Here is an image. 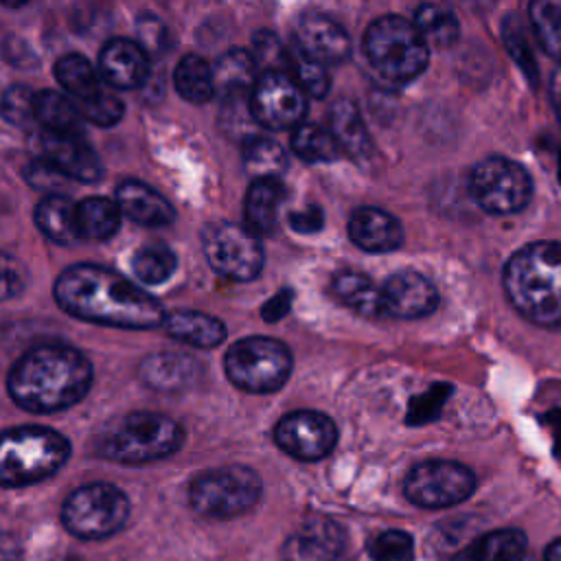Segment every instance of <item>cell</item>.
Segmentation results:
<instances>
[{"label":"cell","instance_id":"4dcf8cb0","mask_svg":"<svg viewBox=\"0 0 561 561\" xmlns=\"http://www.w3.org/2000/svg\"><path fill=\"white\" fill-rule=\"evenodd\" d=\"M175 90L188 103H206L215 94L213 66L199 55H184L173 72Z\"/></svg>","mask_w":561,"mask_h":561},{"label":"cell","instance_id":"603a6c76","mask_svg":"<svg viewBox=\"0 0 561 561\" xmlns=\"http://www.w3.org/2000/svg\"><path fill=\"white\" fill-rule=\"evenodd\" d=\"M138 375L153 390L175 392L199 377V364L186 353H153L142 359Z\"/></svg>","mask_w":561,"mask_h":561},{"label":"cell","instance_id":"83f0119b","mask_svg":"<svg viewBox=\"0 0 561 561\" xmlns=\"http://www.w3.org/2000/svg\"><path fill=\"white\" fill-rule=\"evenodd\" d=\"M526 552V535L515 528L491 530L465 546L454 561H513Z\"/></svg>","mask_w":561,"mask_h":561},{"label":"cell","instance_id":"1f68e13d","mask_svg":"<svg viewBox=\"0 0 561 561\" xmlns=\"http://www.w3.org/2000/svg\"><path fill=\"white\" fill-rule=\"evenodd\" d=\"M243 169L254 180H280L287 169V153L276 140L252 136L243 142Z\"/></svg>","mask_w":561,"mask_h":561},{"label":"cell","instance_id":"ac0fdd59","mask_svg":"<svg viewBox=\"0 0 561 561\" xmlns=\"http://www.w3.org/2000/svg\"><path fill=\"white\" fill-rule=\"evenodd\" d=\"M294 42L322 66L342 64L351 53V39L346 31L331 18L320 13H307L296 24Z\"/></svg>","mask_w":561,"mask_h":561},{"label":"cell","instance_id":"c3c4849f","mask_svg":"<svg viewBox=\"0 0 561 561\" xmlns=\"http://www.w3.org/2000/svg\"><path fill=\"white\" fill-rule=\"evenodd\" d=\"M138 35H140V46L147 50H162L167 42V28L156 15H142L138 20Z\"/></svg>","mask_w":561,"mask_h":561},{"label":"cell","instance_id":"816d5d0a","mask_svg":"<svg viewBox=\"0 0 561 561\" xmlns=\"http://www.w3.org/2000/svg\"><path fill=\"white\" fill-rule=\"evenodd\" d=\"M22 548L9 533H0V561H20Z\"/></svg>","mask_w":561,"mask_h":561},{"label":"cell","instance_id":"6da1fadb","mask_svg":"<svg viewBox=\"0 0 561 561\" xmlns=\"http://www.w3.org/2000/svg\"><path fill=\"white\" fill-rule=\"evenodd\" d=\"M57 305L75 318L121 327L151 329L164 322L162 305L110 267L77 263L55 280Z\"/></svg>","mask_w":561,"mask_h":561},{"label":"cell","instance_id":"9f6ffc18","mask_svg":"<svg viewBox=\"0 0 561 561\" xmlns=\"http://www.w3.org/2000/svg\"><path fill=\"white\" fill-rule=\"evenodd\" d=\"M61 561H79V559H61Z\"/></svg>","mask_w":561,"mask_h":561},{"label":"cell","instance_id":"9c48e42d","mask_svg":"<svg viewBox=\"0 0 561 561\" xmlns=\"http://www.w3.org/2000/svg\"><path fill=\"white\" fill-rule=\"evenodd\" d=\"M129 515L127 495L107 482L79 486L61 508L64 526L81 539H103L121 530Z\"/></svg>","mask_w":561,"mask_h":561},{"label":"cell","instance_id":"f5cc1de1","mask_svg":"<svg viewBox=\"0 0 561 561\" xmlns=\"http://www.w3.org/2000/svg\"><path fill=\"white\" fill-rule=\"evenodd\" d=\"M550 99H552V107H554V114L561 123V66L554 70L552 75V81H550Z\"/></svg>","mask_w":561,"mask_h":561},{"label":"cell","instance_id":"f6af8a7d","mask_svg":"<svg viewBox=\"0 0 561 561\" xmlns=\"http://www.w3.org/2000/svg\"><path fill=\"white\" fill-rule=\"evenodd\" d=\"M502 33H504L506 46H508L511 55L515 57V61L524 68V72L528 75V79L537 83V64H533V59H530V53H528L526 39H524V35H522V26H519L515 20H511V18H508V20L504 22Z\"/></svg>","mask_w":561,"mask_h":561},{"label":"cell","instance_id":"b9f144b4","mask_svg":"<svg viewBox=\"0 0 561 561\" xmlns=\"http://www.w3.org/2000/svg\"><path fill=\"white\" fill-rule=\"evenodd\" d=\"M250 55L256 68H263V72L267 70L287 72V46H283L280 39L270 31H261L254 35Z\"/></svg>","mask_w":561,"mask_h":561},{"label":"cell","instance_id":"44dd1931","mask_svg":"<svg viewBox=\"0 0 561 561\" xmlns=\"http://www.w3.org/2000/svg\"><path fill=\"white\" fill-rule=\"evenodd\" d=\"M116 206L131 221L142 226H167L175 219L173 206L151 186L138 180H125L116 188Z\"/></svg>","mask_w":561,"mask_h":561},{"label":"cell","instance_id":"e575fe53","mask_svg":"<svg viewBox=\"0 0 561 561\" xmlns=\"http://www.w3.org/2000/svg\"><path fill=\"white\" fill-rule=\"evenodd\" d=\"M291 151L309 162V164H320V162H333L340 158V147L331 131L322 125L316 123H300L294 134H291Z\"/></svg>","mask_w":561,"mask_h":561},{"label":"cell","instance_id":"4316f807","mask_svg":"<svg viewBox=\"0 0 561 561\" xmlns=\"http://www.w3.org/2000/svg\"><path fill=\"white\" fill-rule=\"evenodd\" d=\"M33 219L48 239L61 245H70L81 239L77 230V204L64 193L42 197Z\"/></svg>","mask_w":561,"mask_h":561},{"label":"cell","instance_id":"52a82bcc","mask_svg":"<svg viewBox=\"0 0 561 561\" xmlns=\"http://www.w3.org/2000/svg\"><path fill=\"white\" fill-rule=\"evenodd\" d=\"M291 351L287 344L265 335L237 340L224 357L228 379L254 394L278 390L291 375Z\"/></svg>","mask_w":561,"mask_h":561},{"label":"cell","instance_id":"3957f363","mask_svg":"<svg viewBox=\"0 0 561 561\" xmlns=\"http://www.w3.org/2000/svg\"><path fill=\"white\" fill-rule=\"evenodd\" d=\"M504 291L533 324L561 329V243L535 241L504 265Z\"/></svg>","mask_w":561,"mask_h":561},{"label":"cell","instance_id":"f546056e","mask_svg":"<svg viewBox=\"0 0 561 561\" xmlns=\"http://www.w3.org/2000/svg\"><path fill=\"white\" fill-rule=\"evenodd\" d=\"M121 226V210L105 197H88L77 204V230L81 239L105 241Z\"/></svg>","mask_w":561,"mask_h":561},{"label":"cell","instance_id":"11a10c76","mask_svg":"<svg viewBox=\"0 0 561 561\" xmlns=\"http://www.w3.org/2000/svg\"><path fill=\"white\" fill-rule=\"evenodd\" d=\"M513 561H535V559H533L530 554H526V552H524L522 557H517V559H513Z\"/></svg>","mask_w":561,"mask_h":561},{"label":"cell","instance_id":"4fadbf2b","mask_svg":"<svg viewBox=\"0 0 561 561\" xmlns=\"http://www.w3.org/2000/svg\"><path fill=\"white\" fill-rule=\"evenodd\" d=\"M250 112L261 127L296 129L307 114V94L287 72L267 70L256 77L250 92Z\"/></svg>","mask_w":561,"mask_h":561},{"label":"cell","instance_id":"f907efd6","mask_svg":"<svg viewBox=\"0 0 561 561\" xmlns=\"http://www.w3.org/2000/svg\"><path fill=\"white\" fill-rule=\"evenodd\" d=\"M289 305H291V294L289 291H280V294H276L274 298H270L263 305V309H261L263 318L267 322H276V320H280L289 311Z\"/></svg>","mask_w":561,"mask_h":561},{"label":"cell","instance_id":"d6986e66","mask_svg":"<svg viewBox=\"0 0 561 561\" xmlns=\"http://www.w3.org/2000/svg\"><path fill=\"white\" fill-rule=\"evenodd\" d=\"M99 70L105 83L123 90H134L149 75L147 50L134 39H110L99 55Z\"/></svg>","mask_w":561,"mask_h":561},{"label":"cell","instance_id":"484cf974","mask_svg":"<svg viewBox=\"0 0 561 561\" xmlns=\"http://www.w3.org/2000/svg\"><path fill=\"white\" fill-rule=\"evenodd\" d=\"M215 92L221 99H250V92L256 83V64L252 55L243 48H232L224 53L213 66Z\"/></svg>","mask_w":561,"mask_h":561},{"label":"cell","instance_id":"60d3db41","mask_svg":"<svg viewBox=\"0 0 561 561\" xmlns=\"http://www.w3.org/2000/svg\"><path fill=\"white\" fill-rule=\"evenodd\" d=\"M368 552L373 561H412L414 541L405 530H383L370 541Z\"/></svg>","mask_w":561,"mask_h":561},{"label":"cell","instance_id":"f1b7e54d","mask_svg":"<svg viewBox=\"0 0 561 561\" xmlns=\"http://www.w3.org/2000/svg\"><path fill=\"white\" fill-rule=\"evenodd\" d=\"M33 121L42 125V131L50 134H83L81 131V114L77 105L55 92V90H42L33 96Z\"/></svg>","mask_w":561,"mask_h":561},{"label":"cell","instance_id":"74e56055","mask_svg":"<svg viewBox=\"0 0 561 561\" xmlns=\"http://www.w3.org/2000/svg\"><path fill=\"white\" fill-rule=\"evenodd\" d=\"M287 75L300 85V90L313 99H324L329 92V75L324 66L311 59L294 39L287 46Z\"/></svg>","mask_w":561,"mask_h":561},{"label":"cell","instance_id":"30bf717a","mask_svg":"<svg viewBox=\"0 0 561 561\" xmlns=\"http://www.w3.org/2000/svg\"><path fill=\"white\" fill-rule=\"evenodd\" d=\"M473 202L491 215H513L528 206L533 182L526 169L504 156L480 160L467 180Z\"/></svg>","mask_w":561,"mask_h":561},{"label":"cell","instance_id":"e0dca14e","mask_svg":"<svg viewBox=\"0 0 561 561\" xmlns=\"http://www.w3.org/2000/svg\"><path fill=\"white\" fill-rule=\"evenodd\" d=\"M342 528L329 517H309L291 535H287L283 561H335L342 552Z\"/></svg>","mask_w":561,"mask_h":561},{"label":"cell","instance_id":"f35d334b","mask_svg":"<svg viewBox=\"0 0 561 561\" xmlns=\"http://www.w3.org/2000/svg\"><path fill=\"white\" fill-rule=\"evenodd\" d=\"M175 265L178 259L164 243H147L131 256V270L136 278L149 285L164 283L175 272Z\"/></svg>","mask_w":561,"mask_h":561},{"label":"cell","instance_id":"9a60e30c","mask_svg":"<svg viewBox=\"0 0 561 561\" xmlns=\"http://www.w3.org/2000/svg\"><path fill=\"white\" fill-rule=\"evenodd\" d=\"M438 307V291L421 272L401 270L388 276L379 287V316L388 318H423Z\"/></svg>","mask_w":561,"mask_h":561},{"label":"cell","instance_id":"7a4b0ae2","mask_svg":"<svg viewBox=\"0 0 561 561\" xmlns=\"http://www.w3.org/2000/svg\"><path fill=\"white\" fill-rule=\"evenodd\" d=\"M92 366L85 355L66 344H39L26 351L9 373L13 401L37 414L57 412L85 397Z\"/></svg>","mask_w":561,"mask_h":561},{"label":"cell","instance_id":"ab89813d","mask_svg":"<svg viewBox=\"0 0 561 561\" xmlns=\"http://www.w3.org/2000/svg\"><path fill=\"white\" fill-rule=\"evenodd\" d=\"M81 118H88L90 123L99 125V127H110V125H116L125 112V105L123 101L112 92V90H105L103 85L75 103Z\"/></svg>","mask_w":561,"mask_h":561},{"label":"cell","instance_id":"ee69618b","mask_svg":"<svg viewBox=\"0 0 561 561\" xmlns=\"http://www.w3.org/2000/svg\"><path fill=\"white\" fill-rule=\"evenodd\" d=\"M449 390H451L449 383H436L430 390H425L423 394H419L416 399H412L410 401V412H408V423H427V421H432L438 414V410H440L445 397L449 394Z\"/></svg>","mask_w":561,"mask_h":561},{"label":"cell","instance_id":"2e32d148","mask_svg":"<svg viewBox=\"0 0 561 561\" xmlns=\"http://www.w3.org/2000/svg\"><path fill=\"white\" fill-rule=\"evenodd\" d=\"M37 158L55 167L68 180L96 182L103 173L99 156L85 142L83 134L39 131L35 140Z\"/></svg>","mask_w":561,"mask_h":561},{"label":"cell","instance_id":"d6a6232c","mask_svg":"<svg viewBox=\"0 0 561 561\" xmlns=\"http://www.w3.org/2000/svg\"><path fill=\"white\" fill-rule=\"evenodd\" d=\"M412 22L427 46L449 48L460 37V24L454 11L443 4H421Z\"/></svg>","mask_w":561,"mask_h":561},{"label":"cell","instance_id":"5b68a950","mask_svg":"<svg viewBox=\"0 0 561 561\" xmlns=\"http://www.w3.org/2000/svg\"><path fill=\"white\" fill-rule=\"evenodd\" d=\"M364 53L381 77L397 83L416 79L430 61V46L419 28L399 15L377 18L366 28Z\"/></svg>","mask_w":561,"mask_h":561},{"label":"cell","instance_id":"8992f818","mask_svg":"<svg viewBox=\"0 0 561 561\" xmlns=\"http://www.w3.org/2000/svg\"><path fill=\"white\" fill-rule=\"evenodd\" d=\"M182 443L184 430L171 416L158 412H131L105 434L99 454L116 462L140 465L178 451Z\"/></svg>","mask_w":561,"mask_h":561},{"label":"cell","instance_id":"d590c367","mask_svg":"<svg viewBox=\"0 0 561 561\" xmlns=\"http://www.w3.org/2000/svg\"><path fill=\"white\" fill-rule=\"evenodd\" d=\"M55 77L59 85L75 99V103L94 94L101 88L99 75L92 68V64L77 53H68L57 59Z\"/></svg>","mask_w":561,"mask_h":561},{"label":"cell","instance_id":"8d00e7d4","mask_svg":"<svg viewBox=\"0 0 561 561\" xmlns=\"http://www.w3.org/2000/svg\"><path fill=\"white\" fill-rule=\"evenodd\" d=\"M528 13L541 50L561 61V0H535Z\"/></svg>","mask_w":561,"mask_h":561},{"label":"cell","instance_id":"8fae6325","mask_svg":"<svg viewBox=\"0 0 561 561\" xmlns=\"http://www.w3.org/2000/svg\"><path fill=\"white\" fill-rule=\"evenodd\" d=\"M202 250L210 267L230 280H252L265 263L259 237L232 221L208 224L202 232Z\"/></svg>","mask_w":561,"mask_h":561},{"label":"cell","instance_id":"7402d4cb","mask_svg":"<svg viewBox=\"0 0 561 561\" xmlns=\"http://www.w3.org/2000/svg\"><path fill=\"white\" fill-rule=\"evenodd\" d=\"M285 197L287 191L280 180H252L243 199V228L254 237L272 234L276 230Z\"/></svg>","mask_w":561,"mask_h":561},{"label":"cell","instance_id":"681fc988","mask_svg":"<svg viewBox=\"0 0 561 561\" xmlns=\"http://www.w3.org/2000/svg\"><path fill=\"white\" fill-rule=\"evenodd\" d=\"M289 226L296 230V232H318L324 224V215L318 206H307V208H300V210H294L289 217H287Z\"/></svg>","mask_w":561,"mask_h":561},{"label":"cell","instance_id":"7c38bea8","mask_svg":"<svg viewBox=\"0 0 561 561\" xmlns=\"http://www.w3.org/2000/svg\"><path fill=\"white\" fill-rule=\"evenodd\" d=\"M476 489L469 467L454 460H425L410 469L403 491L408 500L423 508H445L467 500Z\"/></svg>","mask_w":561,"mask_h":561},{"label":"cell","instance_id":"bcb514c9","mask_svg":"<svg viewBox=\"0 0 561 561\" xmlns=\"http://www.w3.org/2000/svg\"><path fill=\"white\" fill-rule=\"evenodd\" d=\"M26 285L24 265L11 254L0 252V300L15 298Z\"/></svg>","mask_w":561,"mask_h":561},{"label":"cell","instance_id":"5bb4252c","mask_svg":"<svg viewBox=\"0 0 561 561\" xmlns=\"http://www.w3.org/2000/svg\"><path fill=\"white\" fill-rule=\"evenodd\" d=\"M276 445L298 460H320L335 447V423L316 410H294L274 427Z\"/></svg>","mask_w":561,"mask_h":561},{"label":"cell","instance_id":"7bdbcfd3","mask_svg":"<svg viewBox=\"0 0 561 561\" xmlns=\"http://www.w3.org/2000/svg\"><path fill=\"white\" fill-rule=\"evenodd\" d=\"M33 96L26 85H11L0 99V116L11 125H28L33 121Z\"/></svg>","mask_w":561,"mask_h":561},{"label":"cell","instance_id":"db71d44e","mask_svg":"<svg viewBox=\"0 0 561 561\" xmlns=\"http://www.w3.org/2000/svg\"><path fill=\"white\" fill-rule=\"evenodd\" d=\"M546 561H561V537L554 539L546 550Z\"/></svg>","mask_w":561,"mask_h":561},{"label":"cell","instance_id":"277c9868","mask_svg":"<svg viewBox=\"0 0 561 561\" xmlns=\"http://www.w3.org/2000/svg\"><path fill=\"white\" fill-rule=\"evenodd\" d=\"M70 456L68 440L48 427L26 425L0 434V484L24 486L53 476Z\"/></svg>","mask_w":561,"mask_h":561},{"label":"cell","instance_id":"ffe728a7","mask_svg":"<svg viewBox=\"0 0 561 561\" xmlns=\"http://www.w3.org/2000/svg\"><path fill=\"white\" fill-rule=\"evenodd\" d=\"M348 237L366 252H392L403 243V228L383 208L362 206L348 219Z\"/></svg>","mask_w":561,"mask_h":561},{"label":"cell","instance_id":"7dc6e473","mask_svg":"<svg viewBox=\"0 0 561 561\" xmlns=\"http://www.w3.org/2000/svg\"><path fill=\"white\" fill-rule=\"evenodd\" d=\"M26 180L35 186L46 191L48 195H59V191H64V186L68 184V178L64 173H59L55 167H50L48 162L35 158L28 167H26Z\"/></svg>","mask_w":561,"mask_h":561},{"label":"cell","instance_id":"cb8c5ba5","mask_svg":"<svg viewBox=\"0 0 561 561\" xmlns=\"http://www.w3.org/2000/svg\"><path fill=\"white\" fill-rule=\"evenodd\" d=\"M327 129L335 138L340 151L348 153L353 160H366L370 156L373 142L362 121V114L353 101L340 99L333 103Z\"/></svg>","mask_w":561,"mask_h":561},{"label":"cell","instance_id":"836d02e7","mask_svg":"<svg viewBox=\"0 0 561 561\" xmlns=\"http://www.w3.org/2000/svg\"><path fill=\"white\" fill-rule=\"evenodd\" d=\"M331 289L335 294V298L340 302H344L346 307L364 313V316H379V287H375L370 283V278L366 274L359 272H337L333 276Z\"/></svg>","mask_w":561,"mask_h":561},{"label":"cell","instance_id":"d4e9b609","mask_svg":"<svg viewBox=\"0 0 561 561\" xmlns=\"http://www.w3.org/2000/svg\"><path fill=\"white\" fill-rule=\"evenodd\" d=\"M162 324L171 337L197 348H213L226 340V324L202 311L178 309L167 313Z\"/></svg>","mask_w":561,"mask_h":561},{"label":"cell","instance_id":"ba28073f","mask_svg":"<svg viewBox=\"0 0 561 561\" xmlns=\"http://www.w3.org/2000/svg\"><path fill=\"white\" fill-rule=\"evenodd\" d=\"M261 497V478L245 465L204 471L188 486L191 508L208 519H230L248 513Z\"/></svg>","mask_w":561,"mask_h":561}]
</instances>
